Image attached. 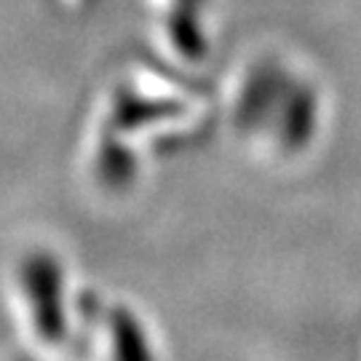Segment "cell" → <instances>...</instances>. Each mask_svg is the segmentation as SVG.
Listing matches in <instances>:
<instances>
[{
	"mask_svg": "<svg viewBox=\"0 0 361 361\" xmlns=\"http://www.w3.org/2000/svg\"><path fill=\"white\" fill-rule=\"evenodd\" d=\"M110 359L113 361H153L147 337L137 316L123 305L110 310Z\"/></svg>",
	"mask_w": 361,
	"mask_h": 361,
	"instance_id": "7a4b0ae2",
	"label": "cell"
},
{
	"mask_svg": "<svg viewBox=\"0 0 361 361\" xmlns=\"http://www.w3.org/2000/svg\"><path fill=\"white\" fill-rule=\"evenodd\" d=\"M19 292L35 335L46 345H59L67 335L65 271L56 255L35 249L19 262Z\"/></svg>",
	"mask_w": 361,
	"mask_h": 361,
	"instance_id": "6da1fadb",
	"label": "cell"
}]
</instances>
